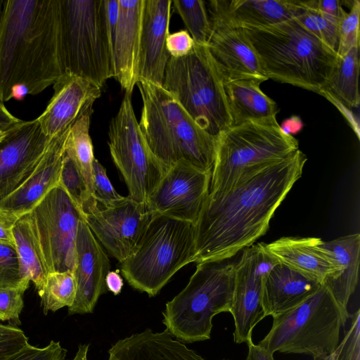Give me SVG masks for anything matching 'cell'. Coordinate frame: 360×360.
<instances>
[{"instance_id":"41","label":"cell","mask_w":360,"mask_h":360,"mask_svg":"<svg viewBox=\"0 0 360 360\" xmlns=\"http://www.w3.org/2000/svg\"><path fill=\"white\" fill-rule=\"evenodd\" d=\"M27 343L28 338L20 328L0 323V360H4Z\"/></svg>"},{"instance_id":"4","label":"cell","mask_w":360,"mask_h":360,"mask_svg":"<svg viewBox=\"0 0 360 360\" xmlns=\"http://www.w3.org/2000/svg\"><path fill=\"white\" fill-rule=\"evenodd\" d=\"M136 85L143 103L140 129L166 171L185 161L202 171L212 172L217 139L200 127L162 86L145 80Z\"/></svg>"},{"instance_id":"30","label":"cell","mask_w":360,"mask_h":360,"mask_svg":"<svg viewBox=\"0 0 360 360\" xmlns=\"http://www.w3.org/2000/svg\"><path fill=\"white\" fill-rule=\"evenodd\" d=\"M13 236L21 276L27 283L32 281L39 294L48 274L35 240L29 214L16 221L13 228Z\"/></svg>"},{"instance_id":"38","label":"cell","mask_w":360,"mask_h":360,"mask_svg":"<svg viewBox=\"0 0 360 360\" xmlns=\"http://www.w3.org/2000/svg\"><path fill=\"white\" fill-rule=\"evenodd\" d=\"M334 360H360V311L351 316V324L335 350Z\"/></svg>"},{"instance_id":"14","label":"cell","mask_w":360,"mask_h":360,"mask_svg":"<svg viewBox=\"0 0 360 360\" xmlns=\"http://www.w3.org/2000/svg\"><path fill=\"white\" fill-rule=\"evenodd\" d=\"M234 266V287L229 312L234 320L236 344L252 341L254 328L265 318L262 295L269 271L278 263L264 249V243L245 248Z\"/></svg>"},{"instance_id":"42","label":"cell","mask_w":360,"mask_h":360,"mask_svg":"<svg viewBox=\"0 0 360 360\" xmlns=\"http://www.w3.org/2000/svg\"><path fill=\"white\" fill-rule=\"evenodd\" d=\"M94 197L101 202H111L121 198L108 179L106 170L97 160L93 164Z\"/></svg>"},{"instance_id":"13","label":"cell","mask_w":360,"mask_h":360,"mask_svg":"<svg viewBox=\"0 0 360 360\" xmlns=\"http://www.w3.org/2000/svg\"><path fill=\"white\" fill-rule=\"evenodd\" d=\"M82 214L98 242L120 263L134 252L153 215L146 203L129 195L111 202L93 197Z\"/></svg>"},{"instance_id":"12","label":"cell","mask_w":360,"mask_h":360,"mask_svg":"<svg viewBox=\"0 0 360 360\" xmlns=\"http://www.w3.org/2000/svg\"><path fill=\"white\" fill-rule=\"evenodd\" d=\"M28 214L47 274L75 271L76 238L84 216L64 188H53Z\"/></svg>"},{"instance_id":"29","label":"cell","mask_w":360,"mask_h":360,"mask_svg":"<svg viewBox=\"0 0 360 360\" xmlns=\"http://www.w3.org/2000/svg\"><path fill=\"white\" fill-rule=\"evenodd\" d=\"M359 46L353 47L340 58L339 63L320 94L347 108L359 105Z\"/></svg>"},{"instance_id":"45","label":"cell","mask_w":360,"mask_h":360,"mask_svg":"<svg viewBox=\"0 0 360 360\" xmlns=\"http://www.w3.org/2000/svg\"><path fill=\"white\" fill-rule=\"evenodd\" d=\"M18 220L11 213L0 209V244L15 247L13 228Z\"/></svg>"},{"instance_id":"47","label":"cell","mask_w":360,"mask_h":360,"mask_svg":"<svg viewBox=\"0 0 360 360\" xmlns=\"http://www.w3.org/2000/svg\"><path fill=\"white\" fill-rule=\"evenodd\" d=\"M247 345L248 352L245 360H274V354L258 345H255L252 341Z\"/></svg>"},{"instance_id":"1","label":"cell","mask_w":360,"mask_h":360,"mask_svg":"<svg viewBox=\"0 0 360 360\" xmlns=\"http://www.w3.org/2000/svg\"><path fill=\"white\" fill-rule=\"evenodd\" d=\"M307 160L298 149L282 160L245 172L227 193L208 195L194 224L193 262L231 259L265 235Z\"/></svg>"},{"instance_id":"37","label":"cell","mask_w":360,"mask_h":360,"mask_svg":"<svg viewBox=\"0 0 360 360\" xmlns=\"http://www.w3.org/2000/svg\"><path fill=\"white\" fill-rule=\"evenodd\" d=\"M360 2L353 1L349 13H346L339 25V43L337 51L340 58L351 49L359 46Z\"/></svg>"},{"instance_id":"8","label":"cell","mask_w":360,"mask_h":360,"mask_svg":"<svg viewBox=\"0 0 360 360\" xmlns=\"http://www.w3.org/2000/svg\"><path fill=\"white\" fill-rule=\"evenodd\" d=\"M162 86L214 138L232 126L224 83L207 45L195 43L187 55L170 57Z\"/></svg>"},{"instance_id":"51","label":"cell","mask_w":360,"mask_h":360,"mask_svg":"<svg viewBox=\"0 0 360 360\" xmlns=\"http://www.w3.org/2000/svg\"><path fill=\"white\" fill-rule=\"evenodd\" d=\"M335 351L329 355L313 358L314 360H334Z\"/></svg>"},{"instance_id":"22","label":"cell","mask_w":360,"mask_h":360,"mask_svg":"<svg viewBox=\"0 0 360 360\" xmlns=\"http://www.w3.org/2000/svg\"><path fill=\"white\" fill-rule=\"evenodd\" d=\"M70 128L51 140L32 175L15 191L0 201L1 210L19 219L30 213L53 188L59 185L65 142Z\"/></svg>"},{"instance_id":"46","label":"cell","mask_w":360,"mask_h":360,"mask_svg":"<svg viewBox=\"0 0 360 360\" xmlns=\"http://www.w3.org/2000/svg\"><path fill=\"white\" fill-rule=\"evenodd\" d=\"M21 121L6 108L4 103L0 99V130L6 132Z\"/></svg>"},{"instance_id":"52","label":"cell","mask_w":360,"mask_h":360,"mask_svg":"<svg viewBox=\"0 0 360 360\" xmlns=\"http://www.w3.org/2000/svg\"><path fill=\"white\" fill-rule=\"evenodd\" d=\"M4 2L5 0H0V22L2 18Z\"/></svg>"},{"instance_id":"26","label":"cell","mask_w":360,"mask_h":360,"mask_svg":"<svg viewBox=\"0 0 360 360\" xmlns=\"http://www.w3.org/2000/svg\"><path fill=\"white\" fill-rule=\"evenodd\" d=\"M233 23L240 27L275 25L298 16L304 6L300 0H212Z\"/></svg>"},{"instance_id":"17","label":"cell","mask_w":360,"mask_h":360,"mask_svg":"<svg viewBox=\"0 0 360 360\" xmlns=\"http://www.w3.org/2000/svg\"><path fill=\"white\" fill-rule=\"evenodd\" d=\"M51 139L36 119L21 121L0 140V201L32 175Z\"/></svg>"},{"instance_id":"19","label":"cell","mask_w":360,"mask_h":360,"mask_svg":"<svg viewBox=\"0 0 360 360\" xmlns=\"http://www.w3.org/2000/svg\"><path fill=\"white\" fill-rule=\"evenodd\" d=\"M77 293L68 314L94 312L100 296L108 292L105 277L110 269L109 258L101 243L82 219L76 238Z\"/></svg>"},{"instance_id":"28","label":"cell","mask_w":360,"mask_h":360,"mask_svg":"<svg viewBox=\"0 0 360 360\" xmlns=\"http://www.w3.org/2000/svg\"><path fill=\"white\" fill-rule=\"evenodd\" d=\"M261 83L255 79H239L224 83L232 126L276 117L278 112L277 105L262 91Z\"/></svg>"},{"instance_id":"32","label":"cell","mask_w":360,"mask_h":360,"mask_svg":"<svg viewBox=\"0 0 360 360\" xmlns=\"http://www.w3.org/2000/svg\"><path fill=\"white\" fill-rule=\"evenodd\" d=\"M77 293L75 271H56L47 274L39 296L44 314L63 307H70L74 303Z\"/></svg>"},{"instance_id":"20","label":"cell","mask_w":360,"mask_h":360,"mask_svg":"<svg viewBox=\"0 0 360 360\" xmlns=\"http://www.w3.org/2000/svg\"><path fill=\"white\" fill-rule=\"evenodd\" d=\"M172 1L143 0L137 77L162 86L170 58L166 48Z\"/></svg>"},{"instance_id":"11","label":"cell","mask_w":360,"mask_h":360,"mask_svg":"<svg viewBox=\"0 0 360 360\" xmlns=\"http://www.w3.org/2000/svg\"><path fill=\"white\" fill-rule=\"evenodd\" d=\"M112 159L121 172L133 200L146 203L165 168L150 150L140 129L131 102L125 93L108 130Z\"/></svg>"},{"instance_id":"2","label":"cell","mask_w":360,"mask_h":360,"mask_svg":"<svg viewBox=\"0 0 360 360\" xmlns=\"http://www.w3.org/2000/svg\"><path fill=\"white\" fill-rule=\"evenodd\" d=\"M65 72L60 0H5L0 22V99L35 96Z\"/></svg>"},{"instance_id":"21","label":"cell","mask_w":360,"mask_h":360,"mask_svg":"<svg viewBox=\"0 0 360 360\" xmlns=\"http://www.w3.org/2000/svg\"><path fill=\"white\" fill-rule=\"evenodd\" d=\"M323 243L316 237L285 236L264 243V249L278 263L323 284L337 277L340 268Z\"/></svg>"},{"instance_id":"25","label":"cell","mask_w":360,"mask_h":360,"mask_svg":"<svg viewBox=\"0 0 360 360\" xmlns=\"http://www.w3.org/2000/svg\"><path fill=\"white\" fill-rule=\"evenodd\" d=\"M322 284L276 263L264 282L262 306L264 316H276L297 307L314 294Z\"/></svg>"},{"instance_id":"33","label":"cell","mask_w":360,"mask_h":360,"mask_svg":"<svg viewBox=\"0 0 360 360\" xmlns=\"http://www.w3.org/2000/svg\"><path fill=\"white\" fill-rule=\"evenodd\" d=\"M172 4L194 42L207 45L211 23L205 2L202 0H174Z\"/></svg>"},{"instance_id":"23","label":"cell","mask_w":360,"mask_h":360,"mask_svg":"<svg viewBox=\"0 0 360 360\" xmlns=\"http://www.w3.org/2000/svg\"><path fill=\"white\" fill-rule=\"evenodd\" d=\"M118 18L112 37L114 77L131 94L138 82L139 52L143 0H118Z\"/></svg>"},{"instance_id":"5","label":"cell","mask_w":360,"mask_h":360,"mask_svg":"<svg viewBox=\"0 0 360 360\" xmlns=\"http://www.w3.org/2000/svg\"><path fill=\"white\" fill-rule=\"evenodd\" d=\"M235 263L231 259L197 263L186 286L166 303L165 330L181 342L210 339L213 317L229 312L231 306Z\"/></svg>"},{"instance_id":"6","label":"cell","mask_w":360,"mask_h":360,"mask_svg":"<svg viewBox=\"0 0 360 360\" xmlns=\"http://www.w3.org/2000/svg\"><path fill=\"white\" fill-rule=\"evenodd\" d=\"M298 149L297 139L281 130L276 117L230 127L217 138L208 195L227 193L245 172L282 160Z\"/></svg>"},{"instance_id":"9","label":"cell","mask_w":360,"mask_h":360,"mask_svg":"<svg viewBox=\"0 0 360 360\" xmlns=\"http://www.w3.org/2000/svg\"><path fill=\"white\" fill-rule=\"evenodd\" d=\"M194 256V224L153 214L134 252L120 263L121 272L133 288L155 297Z\"/></svg>"},{"instance_id":"31","label":"cell","mask_w":360,"mask_h":360,"mask_svg":"<svg viewBox=\"0 0 360 360\" xmlns=\"http://www.w3.org/2000/svg\"><path fill=\"white\" fill-rule=\"evenodd\" d=\"M93 110L83 114L71 127L65 146V154L74 162L94 196V147L89 134Z\"/></svg>"},{"instance_id":"27","label":"cell","mask_w":360,"mask_h":360,"mask_svg":"<svg viewBox=\"0 0 360 360\" xmlns=\"http://www.w3.org/2000/svg\"><path fill=\"white\" fill-rule=\"evenodd\" d=\"M333 255L340 271L337 277L325 285L339 305L345 320L349 317L347 305L359 281L360 262V234L352 233L323 243Z\"/></svg>"},{"instance_id":"10","label":"cell","mask_w":360,"mask_h":360,"mask_svg":"<svg viewBox=\"0 0 360 360\" xmlns=\"http://www.w3.org/2000/svg\"><path fill=\"white\" fill-rule=\"evenodd\" d=\"M347 320L323 284L293 309L273 317L269 333L258 345L272 354H302L313 358L333 353Z\"/></svg>"},{"instance_id":"36","label":"cell","mask_w":360,"mask_h":360,"mask_svg":"<svg viewBox=\"0 0 360 360\" xmlns=\"http://www.w3.org/2000/svg\"><path fill=\"white\" fill-rule=\"evenodd\" d=\"M30 283L23 281L19 259L14 246L0 244V289L22 288L26 290Z\"/></svg>"},{"instance_id":"40","label":"cell","mask_w":360,"mask_h":360,"mask_svg":"<svg viewBox=\"0 0 360 360\" xmlns=\"http://www.w3.org/2000/svg\"><path fill=\"white\" fill-rule=\"evenodd\" d=\"M25 291L22 288L0 289V320L12 321L16 326L20 324Z\"/></svg>"},{"instance_id":"35","label":"cell","mask_w":360,"mask_h":360,"mask_svg":"<svg viewBox=\"0 0 360 360\" xmlns=\"http://www.w3.org/2000/svg\"><path fill=\"white\" fill-rule=\"evenodd\" d=\"M59 185L64 188L82 214L84 206L94 196L89 193L81 173L65 154Z\"/></svg>"},{"instance_id":"15","label":"cell","mask_w":360,"mask_h":360,"mask_svg":"<svg viewBox=\"0 0 360 360\" xmlns=\"http://www.w3.org/2000/svg\"><path fill=\"white\" fill-rule=\"evenodd\" d=\"M212 172L185 161L170 167L146 202L153 214L195 224L209 194Z\"/></svg>"},{"instance_id":"3","label":"cell","mask_w":360,"mask_h":360,"mask_svg":"<svg viewBox=\"0 0 360 360\" xmlns=\"http://www.w3.org/2000/svg\"><path fill=\"white\" fill-rule=\"evenodd\" d=\"M268 77L320 94L340 57L295 18L242 27Z\"/></svg>"},{"instance_id":"44","label":"cell","mask_w":360,"mask_h":360,"mask_svg":"<svg viewBox=\"0 0 360 360\" xmlns=\"http://www.w3.org/2000/svg\"><path fill=\"white\" fill-rule=\"evenodd\" d=\"M304 7L316 9L323 13L341 20L346 14L341 1L307 0L302 1Z\"/></svg>"},{"instance_id":"18","label":"cell","mask_w":360,"mask_h":360,"mask_svg":"<svg viewBox=\"0 0 360 360\" xmlns=\"http://www.w3.org/2000/svg\"><path fill=\"white\" fill-rule=\"evenodd\" d=\"M53 94L45 110L36 118L41 131L51 140L69 129L85 112L93 110L101 88L65 72L53 84Z\"/></svg>"},{"instance_id":"16","label":"cell","mask_w":360,"mask_h":360,"mask_svg":"<svg viewBox=\"0 0 360 360\" xmlns=\"http://www.w3.org/2000/svg\"><path fill=\"white\" fill-rule=\"evenodd\" d=\"M206 6L211 23L207 46L224 83L239 79L268 80L243 29L229 20L212 0Z\"/></svg>"},{"instance_id":"39","label":"cell","mask_w":360,"mask_h":360,"mask_svg":"<svg viewBox=\"0 0 360 360\" xmlns=\"http://www.w3.org/2000/svg\"><path fill=\"white\" fill-rule=\"evenodd\" d=\"M67 352L59 342L51 340L44 347H35L28 342L4 360H65Z\"/></svg>"},{"instance_id":"7","label":"cell","mask_w":360,"mask_h":360,"mask_svg":"<svg viewBox=\"0 0 360 360\" xmlns=\"http://www.w3.org/2000/svg\"><path fill=\"white\" fill-rule=\"evenodd\" d=\"M60 20L65 72L102 88L115 75L105 0H60Z\"/></svg>"},{"instance_id":"43","label":"cell","mask_w":360,"mask_h":360,"mask_svg":"<svg viewBox=\"0 0 360 360\" xmlns=\"http://www.w3.org/2000/svg\"><path fill=\"white\" fill-rule=\"evenodd\" d=\"M195 42L187 30H179L169 34L166 40V48L170 57L181 58L189 53Z\"/></svg>"},{"instance_id":"24","label":"cell","mask_w":360,"mask_h":360,"mask_svg":"<svg viewBox=\"0 0 360 360\" xmlns=\"http://www.w3.org/2000/svg\"><path fill=\"white\" fill-rule=\"evenodd\" d=\"M108 353L107 360H207L166 330L150 328L120 339Z\"/></svg>"},{"instance_id":"50","label":"cell","mask_w":360,"mask_h":360,"mask_svg":"<svg viewBox=\"0 0 360 360\" xmlns=\"http://www.w3.org/2000/svg\"><path fill=\"white\" fill-rule=\"evenodd\" d=\"M89 348V343L84 345L79 344L78 345V349L75 354V356L71 360H88L87 354Z\"/></svg>"},{"instance_id":"49","label":"cell","mask_w":360,"mask_h":360,"mask_svg":"<svg viewBox=\"0 0 360 360\" xmlns=\"http://www.w3.org/2000/svg\"><path fill=\"white\" fill-rule=\"evenodd\" d=\"M119 271V270L109 271L105 277L107 289L115 295H117L121 292L124 284Z\"/></svg>"},{"instance_id":"48","label":"cell","mask_w":360,"mask_h":360,"mask_svg":"<svg viewBox=\"0 0 360 360\" xmlns=\"http://www.w3.org/2000/svg\"><path fill=\"white\" fill-rule=\"evenodd\" d=\"M279 126L285 134L293 136L302 130L304 124L299 116L292 115L284 120Z\"/></svg>"},{"instance_id":"53","label":"cell","mask_w":360,"mask_h":360,"mask_svg":"<svg viewBox=\"0 0 360 360\" xmlns=\"http://www.w3.org/2000/svg\"><path fill=\"white\" fill-rule=\"evenodd\" d=\"M6 131H2L0 130V140L4 136V135L6 134Z\"/></svg>"},{"instance_id":"34","label":"cell","mask_w":360,"mask_h":360,"mask_svg":"<svg viewBox=\"0 0 360 360\" xmlns=\"http://www.w3.org/2000/svg\"><path fill=\"white\" fill-rule=\"evenodd\" d=\"M303 26L337 53L339 43V25L341 20L322 12L304 7L295 18Z\"/></svg>"}]
</instances>
